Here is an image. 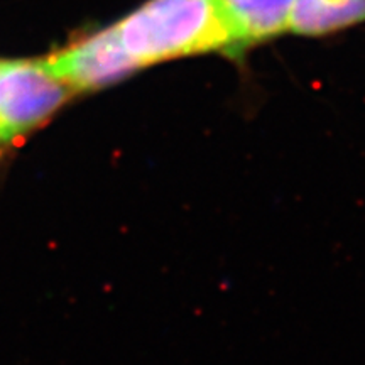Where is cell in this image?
Here are the masks:
<instances>
[{
  "mask_svg": "<svg viewBox=\"0 0 365 365\" xmlns=\"http://www.w3.org/2000/svg\"><path fill=\"white\" fill-rule=\"evenodd\" d=\"M71 95L44 59H0V143L39 127Z\"/></svg>",
  "mask_w": 365,
  "mask_h": 365,
  "instance_id": "obj_2",
  "label": "cell"
},
{
  "mask_svg": "<svg viewBox=\"0 0 365 365\" xmlns=\"http://www.w3.org/2000/svg\"><path fill=\"white\" fill-rule=\"evenodd\" d=\"M234 41V54L289 29L294 0H215Z\"/></svg>",
  "mask_w": 365,
  "mask_h": 365,
  "instance_id": "obj_4",
  "label": "cell"
},
{
  "mask_svg": "<svg viewBox=\"0 0 365 365\" xmlns=\"http://www.w3.org/2000/svg\"><path fill=\"white\" fill-rule=\"evenodd\" d=\"M365 22V0H294L289 29L322 36Z\"/></svg>",
  "mask_w": 365,
  "mask_h": 365,
  "instance_id": "obj_5",
  "label": "cell"
},
{
  "mask_svg": "<svg viewBox=\"0 0 365 365\" xmlns=\"http://www.w3.org/2000/svg\"><path fill=\"white\" fill-rule=\"evenodd\" d=\"M139 68L205 53L234 54V41L215 0H148L115 24Z\"/></svg>",
  "mask_w": 365,
  "mask_h": 365,
  "instance_id": "obj_1",
  "label": "cell"
},
{
  "mask_svg": "<svg viewBox=\"0 0 365 365\" xmlns=\"http://www.w3.org/2000/svg\"><path fill=\"white\" fill-rule=\"evenodd\" d=\"M44 61L75 95L105 88L140 70L122 46L115 24L66 46Z\"/></svg>",
  "mask_w": 365,
  "mask_h": 365,
  "instance_id": "obj_3",
  "label": "cell"
}]
</instances>
